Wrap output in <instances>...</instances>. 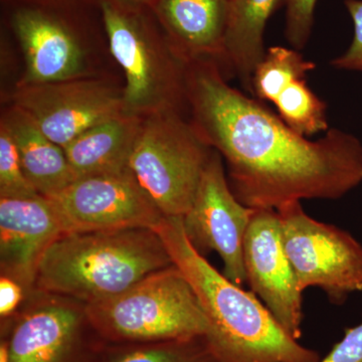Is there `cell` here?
<instances>
[{"instance_id":"cell-28","label":"cell","mask_w":362,"mask_h":362,"mask_svg":"<svg viewBox=\"0 0 362 362\" xmlns=\"http://www.w3.org/2000/svg\"><path fill=\"white\" fill-rule=\"evenodd\" d=\"M134 1L141 2V4H149V6H151L152 1H153V0H134Z\"/></svg>"},{"instance_id":"cell-25","label":"cell","mask_w":362,"mask_h":362,"mask_svg":"<svg viewBox=\"0 0 362 362\" xmlns=\"http://www.w3.org/2000/svg\"><path fill=\"white\" fill-rule=\"evenodd\" d=\"M318 362H362V321L344 331V337Z\"/></svg>"},{"instance_id":"cell-2","label":"cell","mask_w":362,"mask_h":362,"mask_svg":"<svg viewBox=\"0 0 362 362\" xmlns=\"http://www.w3.org/2000/svg\"><path fill=\"white\" fill-rule=\"evenodd\" d=\"M201 303L209 323L206 341L218 362H318L281 326L254 293L214 268L185 235L182 216H164L153 228Z\"/></svg>"},{"instance_id":"cell-3","label":"cell","mask_w":362,"mask_h":362,"mask_svg":"<svg viewBox=\"0 0 362 362\" xmlns=\"http://www.w3.org/2000/svg\"><path fill=\"white\" fill-rule=\"evenodd\" d=\"M171 266L163 240L152 228L65 233L45 252L33 288L87 305Z\"/></svg>"},{"instance_id":"cell-10","label":"cell","mask_w":362,"mask_h":362,"mask_svg":"<svg viewBox=\"0 0 362 362\" xmlns=\"http://www.w3.org/2000/svg\"><path fill=\"white\" fill-rule=\"evenodd\" d=\"M11 99L63 148L86 130L124 113L122 90L87 77L16 87Z\"/></svg>"},{"instance_id":"cell-13","label":"cell","mask_w":362,"mask_h":362,"mask_svg":"<svg viewBox=\"0 0 362 362\" xmlns=\"http://www.w3.org/2000/svg\"><path fill=\"white\" fill-rule=\"evenodd\" d=\"M11 25L25 61L16 87L86 77L84 49L63 21L40 9L21 8L13 14Z\"/></svg>"},{"instance_id":"cell-8","label":"cell","mask_w":362,"mask_h":362,"mask_svg":"<svg viewBox=\"0 0 362 362\" xmlns=\"http://www.w3.org/2000/svg\"><path fill=\"white\" fill-rule=\"evenodd\" d=\"M47 199L64 233L153 230L164 218L131 170L77 178Z\"/></svg>"},{"instance_id":"cell-27","label":"cell","mask_w":362,"mask_h":362,"mask_svg":"<svg viewBox=\"0 0 362 362\" xmlns=\"http://www.w3.org/2000/svg\"><path fill=\"white\" fill-rule=\"evenodd\" d=\"M0 362H9L6 340H1V344H0Z\"/></svg>"},{"instance_id":"cell-6","label":"cell","mask_w":362,"mask_h":362,"mask_svg":"<svg viewBox=\"0 0 362 362\" xmlns=\"http://www.w3.org/2000/svg\"><path fill=\"white\" fill-rule=\"evenodd\" d=\"M213 151L190 120L163 112L143 118L129 168L164 216H183Z\"/></svg>"},{"instance_id":"cell-15","label":"cell","mask_w":362,"mask_h":362,"mask_svg":"<svg viewBox=\"0 0 362 362\" xmlns=\"http://www.w3.org/2000/svg\"><path fill=\"white\" fill-rule=\"evenodd\" d=\"M152 9L188 61L226 62L228 0H153Z\"/></svg>"},{"instance_id":"cell-12","label":"cell","mask_w":362,"mask_h":362,"mask_svg":"<svg viewBox=\"0 0 362 362\" xmlns=\"http://www.w3.org/2000/svg\"><path fill=\"white\" fill-rule=\"evenodd\" d=\"M63 235L58 214L47 197H0L1 274L25 289L35 287L42 257Z\"/></svg>"},{"instance_id":"cell-24","label":"cell","mask_w":362,"mask_h":362,"mask_svg":"<svg viewBox=\"0 0 362 362\" xmlns=\"http://www.w3.org/2000/svg\"><path fill=\"white\" fill-rule=\"evenodd\" d=\"M344 4L354 21V39L344 54L331 61V66L362 73V0H345Z\"/></svg>"},{"instance_id":"cell-16","label":"cell","mask_w":362,"mask_h":362,"mask_svg":"<svg viewBox=\"0 0 362 362\" xmlns=\"http://www.w3.org/2000/svg\"><path fill=\"white\" fill-rule=\"evenodd\" d=\"M0 123L13 136L23 173L40 195L49 199L76 180L63 147L47 137L21 109L11 104Z\"/></svg>"},{"instance_id":"cell-11","label":"cell","mask_w":362,"mask_h":362,"mask_svg":"<svg viewBox=\"0 0 362 362\" xmlns=\"http://www.w3.org/2000/svg\"><path fill=\"white\" fill-rule=\"evenodd\" d=\"M245 274L252 292L293 338L303 322V292L299 289L283 243L276 209H255L244 240Z\"/></svg>"},{"instance_id":"cell-14","label":"cell","mask_w":362,"mask_h":362,"mask_svg":"<svg viewBox=\"0 0 362 362\" xmlns=\"http://www.w3.org/2000/svg\"><path fill=\"white\" fill-rule=\"evenodd\" d=\"M85 320L84 308L47 302L18 319L6 340L9 362H69Z\"/></svg>"},{"instance_id":"cell-1","label":"cell","mask_w":362,"mask_h":362,"mask_svg":"<svg viewBox=\"0 0 362 362\" xmlns=\"http://www.w3.org/2000/svg\"><path fill=\"white\" fill-rule=\"evenodd\" d=\"M187 98L190 122L221 154L233 194L250 209L337 201L362 183V143L356 136L331 128L316 141L307 139L230 87L216 62H190Z\"/></svg>"},{"instance_id":"cell-18","label":"cell","mask_w":362,"mask_h":362,"mask_svg":"<svg viewBox=\"0 0 362 362\" xmlns=\"http://www.w3.org/2000/svg\"><path fill=\"white\" fill-rule=\"evenodd\" d=\"M283 4L286 0H228L226 61L247 90H252V74L266 54L267 23Z\"/></svg>"},{"instance_id":"cell-21","label":"cell","mask_w":362,"mask_h":362,"mask_svg":"<svg viewBox=\"0 0 362 362\" xmlns=\"http://www.w3.org/2000/svg\"><path fill=\"white\" fill-rule=\"evenodd\" d=\"M105 362H218L206 338L128 344Z\"/></svg>"},{"instance_id":"cell-5","label":"cell","mask_w":362,"mask_h":362,"mask_svg":"<svg viewBox=\"0 0 362 362\" xmlns=\"http://www.w3.org/2000/svg\"><path fill=\"white\" fill-rule=\"evenodd\" d=\"M84 314L100 337L125 344L194 339L209 331L199 298L175 265L120 294L85 305Z\"/></svg>"},{"instance_id":"cell-17","label":"cell","mask_w":362,"mask_h":362,"mask_svg":"<svg viewBox=\"0 0 362 362\" xmlns=\"http://www.w3.org/2000/svg\"><path fill=\"white\" fill-rule=\"evenodd\" d=\"M142 120L121 114L86 130L64 147L76 180L130 170L131 153Z\"/></svg>"},{"instance_id":"cell-26","label":"cell","mask_w":362,"mask_h":362,"mask_svg":"<svg viewBox=\"0 0 362 362\" xmlns=\"http://www.w3.org/2000/svg\"><path fill=\"white\" fill-rule=\"evenodd\" d=\"M25 288L13 278H0V316L2 319L13 315L23 299Z\"/></svg>"},{"instance_id":"cell-23","label":"cell","mask_w":362,"mask_h":362,"mask_svg":"<svg viewBox=\"0 0 362 362\" xmlns=\"http://www.w3.org/2000/svg\"><path fill=\"white\" fill-rule=\"evenodd\" d=\"M317 0H286L285 35L296 49H304L310 37Z\"/></svg>"},{"instance_id":"cell-7","label":"cell","mask_w":362,"mask_h":362,"mask_svg":"<svg viewBox=\"0 0 362 362\" xmlns=\"http://www.w3.org/2000/svg\"><path fill=\"white\" fill-rule=\"evenodd\" d=\"M285 251L302 292L322 290L333 305L341 306L362 291V244L351 233L314 220L301 202L277 209Z\"/></svg>"},{"instance_id":"cell-19","label":"cell","mask_w":362,"mask_h":362,"mask_svg":"<svg viewBox=\"0 0 362 362\" xmlns=\"http://www.w3.org/2000/svg\"><path fill=\"white\" fill-rule=\"evenodd\" d=\"M314 69L315 64L295 49L270 47L252 74V92L262 101L275 103L283 90L296 81L303 80Z\"/></svg>"},{"instance_id":"cell-22","label":"cell","mask_w":362,"mask_h":362,"mask_svg":"<svg viewBox=\"0 0 362 362\" xmlns=\"http://www.w3.org/2000/svg\"><path fill=\"white\" fill-rule=\"evenodd\" d=\"M37 194L23 173L13 136L6 126L0 123V197H30Z\"/></svg>"},{"instance_id":"cell-9","label":"cell","mask_w":362,"mask_h":362,"mask_svg":"<svg viewBox=\"0 0 362 362\" xmlns=\"http://www.w3.org/2000/svg\"><path fill=\"white\" fill-rule=\"evenodd\" d=\"M254 213L233 194L223 158L214 150L194 202L182 216L183 228L190 244L202 256L218 252L223 275L240 286L246 282L243 252Z\"/></svg>"},{"instance_id":"cell-20","label":"cell","mask_w":362,"mask_h":362,"mask_svg":"<svg viewBox=\"0 0 362 362\" xmlns=\"http://www.w3.org/2000/svg\"><path fill=\"white\" fill-rule=\"evenodd\" d=\"M274 105L281 120L304 137L329 129L327 106L312 92L305 78L296 81L283 90Z\"/></svg>"},{"instance_id":"cell-4","label":"cell","mask_w":362,"mask_h":362,"mask_svg":"<svg viewBox=\"0 0 362 362\" xmlns=\"http://www.w3.org/2000/svg\"><path fill=\"white\" fill-rule=\"evenodd\" d=\"M109 47L125 76L123 111L146 118L187 107L190 62L170 39L151 6L134 0H100Z\"/></svg>"}]
</instances>
